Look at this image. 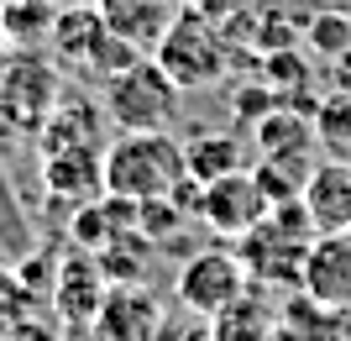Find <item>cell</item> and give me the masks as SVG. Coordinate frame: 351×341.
Returning a JSON list of instances; mask_svg holds the SVG:
<instances>
[{"label":"cell","instance_id":"cell-1","mask_svg":"<svg viewBox=\"0 0 351 341\" xmlns=\"http://www.w3.org/2000/svg\"><path fill=\"white\" fill-rule=\"evenodd\" d=\"M189 178L184 142L168 132H121L105 148V194L116 200H162Z\"/></svg>","mask_w":351,"mask_h":341},{"label":"cell","instance_id":"cell-2","mask_svg":"<svg viewBox=\"0 0 351 341\" xmlns=\"http://www.w3.org/2000/svg\"><path fill=\"white\" fill-rule=\"evenodd\" d=\"M315 242H320V231L309 221L304 200H283V210L273 205V215L252 237H241V263L263 283H304V263Z\"/></svg>","mask_w":351,"mask_h":341},{"label":"cell","instance_id":"cell-3","mask_svg":"<svg viewBox=\"0 0 351 341\" xmlns=\"http://www.w3.org/2000/svg\"><path fill=\"white\" fill-rule=\"evenodd\" d=\"M178 105H184V89L158 58H136L105 79V116L116 132H168Z\"/></svg>","mask_w":351,"mask_h":341},{"label":"cell","instance_id":"cell-4","mask_svg":"<svg viewBox=\"0 0 351 341\" xmlns=\"http://www.w3.org/2000/svg\"><path fill=\"white\" fill-rule=\"evenodd\" d=\"M47 47H53V58H58L63 69H73V74H84V79H110V74H121L126 63L142 58L136 47H126L116 32L105 27L100 5H63L58 21H53Z\"/></svg>","mask_w":351,"mask_h":341},{"label":"cell","instance_id":"cell-5","mask_svg":"<svg viewBox=\"0 0 351 341\" xmlns=\"http://www.w3.org/2000/svg\"><path fill=\"white\" fill-rule=\"evenodd\" d=\"M63 100V79L58 63L43 58V47H16L11 58H0V110L16 121L21 137H37L43 121L58 110Z\"/></svg>","mask_w":351,"mask_h":341},{"label":"cell","instance_id":"cell-6","mask_svg":"<svg viewBox=\"0 0 351 341\" xmlns=\"http://www.w3.org/2000/svg\"><path fill=\"white\" fill-rule=\"evenodd\" d=\"M152 58L173 74V84L189 95V89H210L226 79V69H231V47H226V37H220V27L210 21V16H199L189 5V11L178 16V27L162 37V47L152 53Z\"/></svg>","mask_w":351,"mask_h":341},{"label":"cell","instance_id":"cell-7","mask_svg":"<svg viewBox=\"0 0 351 341\" xmlns=\"http://www.w3.org/2000/svg\"><path fill=\"white\" fill-rule=\"evenodd\" d=\"M247 263L241 252H226V247H210V252H194L189 263L178 268V299L189 305L199 320H220V315L247 299Z\"/></svg>","mask_w":351,"mask_h":341},{"label":"cell","instance_id":"cell-8","mask_svg":"<svg viewBox=\"0 0 351 341\" xmlns=\"http://www.w3.org/2000/svg\"><path fill=\"white\" fill-rule=\"evenodd\" d=\"M205 226L215 231V237H252L257 226L273 215V200H267V189L257 184V174L252 168H241V174L231 178H215V184H205Z\"/></svg>","mask_w":351,"mask_h":341},{"label":"cell","instance_id":"cell-9","mask_svg":"<svg viewBox=\"0 0 351 341\" xmlns=\"http://www.w3.org/2000/svg\"><path fill=\"white\" fill-rule=\"evenodd\" d=\"M105 294H110V279H105V268L95 252L84 247H69L53 268V305L69 326H95L105 310Z\"/></svg>","mask_w":351,"mask_h":341},{"label":"cell","instance_id":"cell-10","mask_svg":"<svg viewBox=\"0 0 351 341\" xmlns=\"http://www.w3.org/2000/svg\"><path fill=\"white\" fill-rule=\"evenodd\" d=\"M189 11V0H100L105 27L116 32L126 47H136L142 58H152L162 37L178 27V16Z\"/></svg>","mask_w":351,"mask_h":341},{"label":"cell","instance_id":"cell-11","mask_svg":"<svg viewBox=\"0 0 351 341\" xmlns=\"http://www.w3.org/2000/svg\"><path fill=\"white\" fill-rule=\"evenodd\" d=\"M100 336L105 341H158L162 331V299L147 289V283H116L105 294L100 310Z\"/></svg>","mask_w":351,"mask_h":341},{"label":"cell","instance_id":"cell-12","mask_svg":"<svg viewBox=\"0 0 351 341\" xmlns=\"http://www.w3.org/2000/svg\"><path fill=\"white\" fill-rule=\"evenodd\" d=\"M43 184L53 200H69L73 210L105 194V148H63L43 152Z\"/></svg>","mask_w":351,"mask_h":341},{"label":"cell","instance_id":"cell-13","mask_svg":"<svg viewBox=\"0 0 351 341\" xmlns=\"http://www.w3.org/2000/svg\"><path fill=\"white\" fill-rule=\"evenodd\" d=\"M304 210L320 237H336V231H351V163H315L304 184Z\"/></svg>","mask_w":351,"mask_h":341},{"label":"cell","instance_id":"cell-14","mask_svg":"<svg viewBox=\"0 0 351 341\" xmlns=\"http://www.w3.org/2000/svg\"><path fill=\"white\" fill-rule=\"evenodd\" d=\"M105 121L84 95H63L58 110L43 121V132H37V148L43 152H63V148H110L105 142Z\"/></svg>","mask_w":351,"mask_h":341},{"label":"cell","instance_id":"cell-15","mask_svg":"<svg viewBox=\"0 0 351 341\" xmlns=\"http://www.w3.org/2000/svg\"><path fill=\"white\" fill-rule=\"evenodd\" d=\"M304 289L320 305H351V231H336V237H320L315 252L304 263Z\"/></svg>","mask_w":351,"mask_h":341},{"label":"cell","instance_id":"cell-16","mask_svg":"<svg viewBox=\"0 0 351 341\" xmlns=\"http://www.w3.org/2000/svg\"><path fill=\"white\" fill-rule=\"evenodd\" d=\"M315 137H320V126H315L309 116H299V110H289V105H273V110L257 116L252 142H257L263 158H309Z\"/></svg>","mask_w":351,"mask_h":341},{"label":"cell","instance_id":"cell-17","mask_svg":"<svg viewBox=\"0 0 351 341\" xmlns=\"http://www.w3.org/2000/svg\"><path fill=\"white\" fill-rule=\"evenodd\" d=\"M184 163H189V178L199 184H215V178H231L241 168H252L247 148H241V137L231 132H199L184 142Z\"/></svg>","mask_w":351,"mask_h":341},{"label":"cell","instance_id":"cell-18","mask_svg":"<svg viewBox=\"0 0 351 341\" xmlns=\"http://www.w3.org/2000/svg\"><path fill=\"white\" fill-rule=\"evenodd\" d=\"M53 21H58L53 0H0V27L11 47H47Z\"/></svg>","mask_w":351,"mask_h":341},{"label":"cell","instance_id":"cell-19","mask_svg":"<svg viewBox=\"0 0 351 341\" xmlns=\"http://www.w3.org/2000/svg\"><path fill=\"white\" fill-rule=\"evenodd\" d=\"M152 247H158V242H147L142 231H121V237L105 242L95 257H100V268H105V279H110V283H142L147 263H152Z\"/></svg>","mask_w":351,"mask_h":341},{"label":"cell","instance_id":"cell-20","mask_svg":"<svg viewBox=\"0 0 351 341\" xmlns=\"http://www.w3.org/2000/svg\"><path fill=\"white\" fill-rule=\"evenodd\" d=\"M0 242H5V257L32 252V221H27V210H21V200H16V184L5 174V163H0Z\"/></svg>","mask_w":351,"mask_h":341},{"label":"cell","instance_id":"cell-21","mask_svg":"<svg viewBox=\"0 0 351 341\" xmlns=\"http://www.w3.org/2000/svg\"><path fill=\"white\" fill-rule=\"evenodd\" d=\"M27 315H32V289L21 283L16 268L0 263V341L16 336V331L27 326Z\"/></svg>","mask_w":351,"mask_h":341},{"label":"cell","instance_id":"cell-22","mask_svg":"<svg viewBox=\"0 0 351 341\" xmlns=\"http://www.w3.org/2000/svg\"><path fill=\"white\" fill-rule=\"evenodd\" d=\"M184 221H189V210L178 205L173 194H162V200H142V205H136V231H142L147 242H168Z\"/></svg>","mask_w":351,"mask_h":341},{"label":"cell","instance_id":"cell-23","mask_svg":"<svg viewBox=\"0 0 351 341\" xmlns=\"http://www.w3.org/2000/svg\"><path fill=\"white\" fill-rule=\"evenodd\" d=\"M320 142H330L336 152H351V95H336V100L320 110Z\"/></svg>","mask_w":351,"mask_h":341},{"label":"cell","instance_id":"cell-24","mask_svg":"<svg viewBox=\"0 0 351 341\" xmlns=\"http://www.w3.org/2000/svg\"><path fill=\"white\" fill-rule=\"evenodd\" d=\"M309 43L320 47V53H330V58H341V53H351V21L346 16H315L309 21Z\"/></svg>","mask_w":351,"mask_h":341},{"label":"cell","instance_id":"cell-25","mask_svg":"<svg viewBox=\"0 0 351 341\" xmlns=\"http://www.w3.org/2000/svg\"><path fill=\"white\" fill-rule=\"evenodd\" d=\"M267 69H273L267 79H273L278 89H283V84L299 89V84L309 79V63H304V58H293V53H267Z\"/></svg>","mask_w":351,"mask_h":341},{"label":"cell","instance_id":"cell-26","mask_svg":"<svg viewBox=\"0 0 351 341\" xmlns=\"http://www.w3.org/2000/svg\"><path fill=\"white\" fill-rule=\"evenodd\" d=\"M16 137H21V132H16V121H11V116H5V110H0V152L11 148Z\"/></svg>","mask_w":351,"mask_h":341},{"label":"cell","instance_id":"cell-27","mask_svg":"<svg viewBox=\"0 0 351 341\" xmlns=\"http://www.w3.org/2000/svg\"><path fill=\"white\" fill-rule=\"evenodd\" d=\"M53 5L63 11V5H100V0H53Z\"/></svg>","mask_w":351,"mask_h":341},{"label":"cell","instance_id":"cell-28","mask_svg":"<svg viewBox=\"0 0 351 341\" xmlns=\"http://www.w3.org/2000/svg\"><path fill=\"white\" fill-rule=\"evenodd\" d=\"M0 263H5V242H0Z\"/></svg>","mask_w":351,"mask_h":341},{"label":"cell","instance_id":"cell-29","mask_svg":"<svg viewBox=\"0 0 351 341\" xmlns=\"http://www.w3.org/2000/svg\"><path fill=\"white\" fill-rule=\"evenodd\" d=\"M0 47H5V27H0Z\"/></svg>","mask_w":351,"mask_h":341}]
</instances>
